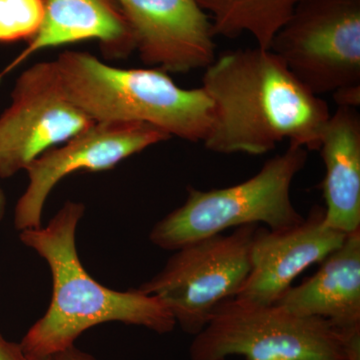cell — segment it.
<instances>
[{"label":"cell","instance_id":"1","mask_svg":"<svg viewBox=\"0 0 360 360\" xmlns=\"http://www.w3.org/2000/svg\"><path fill=\"white\" fill-rule=\"evenodd\" d=\"M202 89L213 105L202 143L220 155H264L285 139L319 151L330 117L328 103L312 94L270 49L222 52L205 70Z\"/></svg>","mask_w":360,"mask_h":360},{"label":"cell","instance_id":"2","mask_svg":"<svg viewBox=\"0 0 360 360\" xmlns=\"http://www.w3.org/2000/svg\"><path fill=\"white\" fill-rule=\"evenodd\" d=\"M84 205L66 201L46 226L20 231L21 243L49 264L52 296L49 309L20 343L30 360H39L75 345L87 329L118 321L143 326L160 335L176 322L160 298L137 288L116 291L92 278L78 257L77 229Z\"/></svg>","mask_w":360,"mask_h":360},{"label":"cell","instance_id":"3","mask_svg":"<svg viewBox=\"0 0 360 360\" xmlns=\"http://www.w3.org/2000/svg\"><path fill=\"white\" fill-rule=\"evenodd\" d=\"M68 97L94 122L146 123L168 136L203 142L213 105L202 87L179 86L160 68H120L68 51L56 60Z\"/></svg>","mask_w":360,"mask_h":360},{"label":"cell","instance_id":"4","mask_svg":"<svg viewBox=\"0 0 360 360\" xmlns=\"http://www.w3.org/2000/svg\"><path fill=\"white\" fill-rule=\"evenodd\" d=\"M307 158L309 150L290 144L236 186L210 191L187 187L186 202L160 220L149 239L161 250L175 251L231 227L264 224L277 231L300 224L304 217L293 205L290 191Z\"/></svg>","mask_w":360,"mask_h":360},{"label":"cell","instance_id":"5","mask_svg":"<svg viewBox=\"0 0 360 360\" xmlns=\"http://www.w3.org/2000/svg\"><path fill=\"white\" fill-rule=\"evenodd\" d=\"M345 360V335L319 317L300 316L276 304L226 300L189 347L191 360Z\"/></svg>","mask_w":360,"mask_h":360},{"label":"cell","instance_id":"6","mask_svg":"<svg viewBox=\"0 0 360 360\" xmlns=\"http://www.w3.org/2000/svg\"><path fill=\"white\" fill-rule=\"evenodd\" d=\"M258 226L243 225L231 233L182 246L160 272L137 290L160 298L184 333L198 335L217 307L236 297L245 284Z\"/></svg>","mask_w":360,"mask_h":360},{"label":"cell","instance_id":"7","mask_svg":"<svg viewBox=\"0 0 360 360\" xmlns=\"http://www.w3.org/2000/svg\"><path fill=\"white\" fill-rule=\"evenodd\" d=\"M270 51L316 96L360 85V0H300Z\"/></svg>","mask_w":360,"mask_h":360},{"label":"cell","instance_id":"8","mask_svg":"<svg viewBox=\"0 0 360 360\" xmlns=\"http://www.w3.org/2000/svg\"><path fill=\"white\" fill-rule=\"evenodd\" d=\"M11 105L0 115V177L26 170L49 149L94 122L71 101L56 60L30 66L16 80Z\"/></svg>","mask_w":360,"mask_h":360},{"label":"cell","instance_id":"9","mask_svg":"<svg viewBox=\"0 0 360 360\" xmlns=\"http://www.w3.org/2000/svg\"><path fill=\"white\" fill-rule=\"evenodd\" d=\"M169 139L146 123L94 122L70 141L47 150L27 167L30 181L16 203L14 226L20 231L41 226L47 198L73 172L112 169L130 156Z\"/></svg>","mask_w":360,"mask_h":360},{"label":"cell","instance_id":"10","mask_svg":"<svg viewBox=\"0 0 360 360\" xmlns=\"http://www.w3.org/2000/svg\"><path fill=\"white\" fill-rule=\"evenodd\" d=\"M146 65L172 73L205 70L215 58L212 20L198 0H115Z\"/></svg>","mask_w":360,"mask_h":360},{"label":"cell","instance_id":"11","mask_svg":"<svg viewBox=\"0 0 360 360\" xmlns=\"http://www.w3.org/2000/svg\"><path fill=\"white\" fill-rule=\"evenodd\" d=\"M324 214V207L316 205L295 226L277 231L258 226L250 274L234 298L259 307L274 304L302 272L340 248L347 234L328 226Z\"/></svg>","mask_w":360,"mask_h":360},{"label":"cell","instance_id":"12","mask_svg":"<svg viewBox=\"0 0 360 360\" xmlns=\"http://www.w3.org/2000/svg\"><path fill=\"white\" fill-rule=\"evenodd\" d=\"M319 264L316 274L291 286L274 304L326 319L342 333L360 328V231L347 234Z\"/></svg>","mask_w":360,"mask_h":360},{"label":"cell","instance_id":"13","mask_svg":"<svg viewBox=\"0 0 360 360\" xmlns=\"http://www.w3.org/2000/svg\"><path fill=\"white\" fill-rule=\"evenodd\" d=\"M86 40H98L108 58H125L135 51L129 26L115 0H44L39 30L8 70L37 51Z\"/></svg>","mask_w":360,"mask_h":360},{"label":"cell","instance_id":"14","mask_svg":"<svg viewBox=\"0 0 360 360\" xmlns=\"http://www.w3.org/2000/svg\"><path fill=\"white\" fill-rule=\"evenodd\" d=\"M319 151L326 167V224L345 234L360 231L359 110L338 106L324 127Z\"/></svg>","mask_w":360,"mask_h":360},{"label":"cell","instance_id":"15","mask_svg":"<svg viewBox=\"0 0 360 360\" xmlns=\"http://www.w3.org/2000/svg\"><path fill=\"white\" fill-rule=\"evenodd\" d=\"M300 0H198L212 20L215 37L238 39L248 33L260 49H270L279 28Z\"/></svg>","mask_w":360,"mask_h":360},{"label":"cell","instance_id":"16","mask_svg":"<svg viewBox=\"0 0 360 360\" xmlns=\"http://www.w3.org/2000/svg\"><path fill=\"white\" fill-rule=\"evenodd\" d=\"M44 13V0H0V42L32 39Z\"/></svg>","mask_w":360,"mask_h":360},{"label":"cell","instance_id":"17","mask_svg":"<svg viewBox=\"0 0 360 360\" xmlns=\"http://www.w3.org/2000/svg\"><path fill=\"white\" fill-rule=\"evenodd\" d=\"M333 96L338 106L357 110L360 105V85L335 90Z\"/></svg>","mask_w":360,"mask_h":360},{"label":"cell","instance_id":"18","mask_svg":"<svg viewBox=\"0 0 360 360\" xmlns=\"http://www.w3.org/2000/svg\"><path fill=\"white\" fill-rule=\"evenodd\" d=\"M0 360H30L20 345L11 342L0 335Z\"/></svg>","mask_w":360,"mask_h":360},{"label":"cell","instance_id":"19","mask_svg":"<svg viewBox=\"0 0 360 360\" xmlns=\"http://www.w3.org/2000/svg\"><path fill=\"white\" fill-rule=\"evenodd\" d=\"M39 360H97L92 355L78 349L75 345Z\"/></svg>","mask_w":360,"mask_h":360},{"label":"cell","instance_id":"20","mask_svg":"<svg viewBox=\"0 0 360 360\" xmlns=\"http://www.w3.org/2000/svg\"><path fill=\"white\" fill-rule=\"evenodd\" d=\"M347 340V359L360 360V329L343 333Z\"/></svg>","mask_w":360,"mask_h":360},{"label":"cell","instance_id":"21","mask_svg":"<svg viewBox=\"0 0 360 360\" xmlns=\"http://www.w3.org/2000/svg\"><path fill=\"white\" fill-rule=\"evenodd\" d=\"M6 210V198L4 193V189L0 186V222L4 219Z\"/></svg>","mask_w":360,"mask_h":360}]
</instances>
